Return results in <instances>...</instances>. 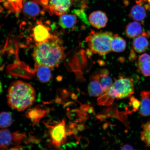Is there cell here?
<instances>
[{"label":"cell","instance_id":"14","mask_svg":"<svg viewBox=\"0 0 150 150\" xmlns=\"http://www.w3.org/2000/svg\"><path fill=\"white\" fill-rule=\"evenodd\" d=\"M24 0H0L8 11V14H14L18 16L23 8Z\"/></svg>","mask_w":150,"mask_h":150},{"label":"cell","instance_id":"12","mask_svg":"<svg viewBox=\"0 0 150 150\" xmlns=\"http://www.w3.org/2000/svg\"><path fill=\"white\" fill-rule=\"evenodd\" d=\"M48 112L47 108L38 105L28 110L26 116L32 122L33 125H35L47 114Z\"/></svg>","mask_w":150,"mask_h":150},{"label":"cell","instance_id":"18","mask_svg":"<svg viewBox=\"0 0 150 150\" xmlns=\"http://www.w3.org/2000/svg\"><path fill=\"white\" fill-rule=\"evenodd\" d=\"M125 35L129 38H136L142 33V24L137 21L133 22L127 24L125 29Z\"/></svg>","mask_w":150,"mask_h":150},{"label":"cell","instance_id":"19","mask_svg":"<svg viewBox=\"0 0 150 150\" xmlns=\"http://www.w3.org/2000/svg\"><path fill=\"white\" fill-rule=\"evenodd\" d=\"M99 81L102 86L103 93H106L111 87L113 82L109 75V72L107 69H103L98 71Z\"/></svg>","mask_w":150,"mask_h":150},{"label":"cell","instance_id":"10","mask_svg":"<svg viewBox=\"0 0 150 150\" xmlns=\"http://www.w3.org/2000/svg\"><path fill=\"white\" fill-rule=\"evenodd\" d=\"M108 21V18L106 14L100 11H94L89 17L90 24L97 29L105 27Z\"/></svg>","mask_w":150,"mask_h":150},{"label":"cell","instance_id":"23","mask_svg":"<svg viewBox=\"0 0 150 150\" xmlns=\"http://www.w3.org/2000/svg\"><path fill=\"white\" fill-rule=\"evenodd\" d=\"M141 138L148 147H150V120L142 126Z\"/></svg>","mask_w":150,"mask_h":150},{"label":"cell","instance_id":"20","mask_svg":"<svg viewBox=\"0 0 150 150\" xmlns=\"http://www.w3.org/2000/svg\"><path fill=\"white\" fill-rule=\"evenodd\" d=\"M146 9L142 6L137 4L131 8L130 16L136 21L142 22L146 17Z\"/></svg>","mask_w":150,"mask_h":150},{"label":"cell","instance_id":"28","mask_svg":"<svg viewBox=\"0 0 150 150\" xmlns=\"http://www.w3.org/2000/svg\"><path fill=\"white\" fill-rule=\"evenodd\" d=\"M134 50L133 49L131 50L130 55V59H131V60L132 61L136 59V54L134 53Z\"/></svg>","mask_w":150,"mask_h":150},{"label":"cell","instance_id":"31","mask_svg":"<svg viewBox=\"0 0 150 150\" xmlns=\"http://www.w3.org/2000/svg\"><path fill=\"white\" fill-rule=\"evenodd\" d=\"M2 62H3L1 56V55H0V65H1L2 63Z\"/></svg>","mask_w":150,"mask_h":150},{"label":"cell","instance_id":"29","mask_svg":"<svg viewBox=\"0 0 150 150\" xmlns=\"http://www.w3.org/2000/svg\"><path fill=\"white\" fill-rule=\"evenodd\" d=\"M8 150H24V149L22 146L18 145L15 146L13 148H11V149Z\"/></svg>","mask_w":150,"mask_h":150},{"label":"cell","instance_id":"4","mask_svg":"<svg viewBox=\"0 0 150 150\" xmlns=\"http://www.w3.org/2000/svg\"><path fill=\"white\" fill-rule=\"evenodd\" d=\"M110 32H95L92 31L86 39L90 50L93 53L105 56L111 51V40L113 37Z\"/></svg>","mask_w":150,"mask_h":150},{"label":"cell","instance_id":"30","mask_svg":"<svg viewBox=\"0 0 150 150\" xmlns=\"http://www.w3.org/2000/svg\"><path fill=\"white\" fill-rule=\"evenodd\" d=\"M3 92V87L2 85L1 81H0V94L2 93Z\"/></svg>","mask_w":150,"mask_h":150},{"label":"cell","instance_id":"8","mask_svg":"<svg viewBox=\"0 0 150 150\" xmlns=\"http://www.w3.org/2000/svg\"><path fill=\"white\" fill-rule=\"evenodd\" d=\"M75 0H50L48 9L50 15H55L61 16L67 14Z\"/></svg>","mask_w":150,"mask_h":150},{"label":"cell","instance_id":"22","mask_svg":"<svg viewBox=\"0 0 150 150\" xmlns=\"http://www.w3.org/2000/svg\"><path fill=\"white\" fill-rule=\"evenodd\" d=\"M37 74L39 80L43 83L49 81L52 76L50 67L44 65H40L38 69Z\"/></svg>","mask_w":150,"mask_h":150},{"label":"cell","instance_id":"25","mask_svg":"<svg viewBox=\"0 0 150 150\" xmlns=\"http://www.w3.org/2000/svg\"><path fill=\"white\" fill-rule=\"evenodd\" d=\"M130 104L132 107L134 111H136L140 106V102L134 97H131L130 99Z\"/></svg>","mask_w":150,"mask_h":150},{"label":"cell","instance_id":"16","mask_svg":"<svg viewBox=\"0 0 150 150\" xmlns=\"http://www.w3.org/2000/svg\"><path fill=\"white\" fill-rule=\"evenodd\" d=\"M141 101L139 110L140 115L146 117L150 115V92L144 91L140 93Z\"/></svg>","mask_w":150,"mask_h":150},{"label":"cell","instance_id":"6","mask_svg":"<svg viewBox=\"0 0 150 150\" xmlns=\"http://www.w3.org/2000/svg\"><path fill=\"white\" fill-rule=\"evenodd\" d=\"M50 0H30L24 4L23 11L28 17H36L40 14L45 13L48 9Z\"/></svg>","mask_w":150,"mask_h":150},{"label":"cell","instance_id":"21","mask_svg":"<svg viewBox=\"0 0 150 150\" xmlns=\"http://www.w3.org/2000/svg\"><path fill=\"white\" fill-rule=\"evenodd\" d=\"M110 46L112 51L117 52H122L126 48L127 43L123 38L115 34L112 37Z\"/></svg>","mask_w":150,"mask_h":150},{"label":"cell","instance_id":"13","mask_svg":"<svg viewBox=\"0 0 150 150\" xmlns=\"http://www.w3.org/2000/svg\"><path fill=\"white\" fill-rule=\"evenodd\" d=\"M88 90L89 95L91 96H101L104 94L99 81L98 71L91 75Z\"/></svg>","mask_w":150,"mask_h":150},{"label":"cell","instance_id":"5","mask_svg":"<svg viewBox=\"0 0 150 150\" xmlns=\"http://www.w3.org/2000/svg\"><path fill=\"white\" fill-rule=\"evenodd\" d=\"M48 127L50 136V147L56 150H59L62 145L65 143L67 140V132L64 119L56 122L53 124H46Z\"/></svg>","mask_w":150,"mask_h":150},{"label":"cell","instance_id":"9","mask_svg":"<svg viewBox=\"0 0 150 150\" xmlns=\"http://www.w3.org/2000/svg\"><path fill=\"white\" fill-rule=\"evenodd\" d=\"M33 32L34 39L37 43L46 42L52 36L49 28L40 21L34 27Z\"/></svg>","mask_w":150,"mask_h":150},{"label":"cell","instance_id":"27","mask_svg":"<svg viewBox=\"0 0 150 150\" xmlns=\"http://www.w3.org/2000/svg\"><path fill=\"white\" fill-rule=\"evenodd\" d=\"M120 150H134L133 147L129 145H124L121 148Z\"/></svg>","mask_w":150,"mask_h":150},{"label":"cell","instance_id":"15","mask_svg":"<svg viewBox=\"0 0 150 150\" xmlns=\"http://www.w3.org/2000/svg\"><path fill=\"white\" fill-rule=\"evenodd\" d=\"M136 65L140 74L146 76H150V55L149 54L144 53L140 56Z\"/></svg>","mask_w":150,"mask_h":150},{"label":"cell","instance_id":"3","mask_svg":"<svg viewBox=\"0 0 150 150\" xmlns=\"http://www.w3.org/2000/svg\"><path fill=\"white\" fill-rule=\"evenodd\" d=\"M134 92V85L131 79L121 76L116 80L106 93L98 99V104L109 105L114 99H122L130 97Z\"/></svg>","mask_w":150,"mask_h":150},{"label":"cell","instance_id":"26","mask_svg":"<svg viewBox=\"0 0 150 150\" xmlns=\"http://www.w3.org/2000/svg\"><path fill=\"white\" fill-rule=\"evenodd\" d=\"M137 4L142 6L147 10L150 11V0H137Z\"/></svg>","mask_w":150,"mask_h":150},{"label":"cell","instance_id":"2","mask_svg":"<svg viewBox=\"0 0 150 150\" xmlns=\"http://www.w3.org/2000/svg\"><path fill=\"white\" fill-rule=\"evenodd\" d=\"M36 94L30 84L21 81L11 83L7 95L8 106L19 111H23L35 102Z\"/></svg>","mask_w":150,"mask_h":150},{"label":"cell","instance_id":"17","mask_svg":"<svg viewBox=\"0 0 150 150\" xmlns=\"http://www.w3.org/2000/svg\"><path fill=\"white\" fill-rule=\"evenodd\" d=\"M77 16L74 13L62 15L59 18V25L63 29H72L78 22Z\"/></svg>","mask_w":150,"mask_h":150},{"label":"cell","instance_id":"11","mask_svg":"<svg viewBox=\"0 0 150 150\" xmlns=\"http://www.w3.org/2000/svg\"><path fill=\"white\" fill-rule=\"evenodd\" d=\"M147 37H150V31L142 33L135 38L133 43V49L135 52L142 53L146 51L150 45Z\"/></svg>","mask_w":150,"mask_h":150},{"label":"cell","instance_id":"7","mask_svg":"<svg viewBox=\"0 0 150 150\" xmlns=\"http://www.w3.org/2000/svg\"><path fill=\"white\" fill-rule=\"evenodd\" d=\"M25 137V134L19 131L11 132L8 129H1L0 130V147L20 145Z\"/></svg>","mask_w":150,"mask_h":150},{"label":"cell","instance_id":"1","mask_svg":"<svg viewBox=\"0 0 150 150\" xmlns=\"http://www.w3.org/2000/svg\"><path fill=\"white\" fill-rule=\"evenodd\" d=\"M64 48L60 39L52 36L46 42L38 43L33 52V57L39 65L53 68L64 58Z\"/></svg>","mask_w":150,"mask_h":150},{"label":"cell","instance_id":"32","mask_svg":"<svg viewBox=\"0 0 150 150\" xmlns=\"http://www.w3.org/2000/svg\"><path fill=\"white\" fill-rule=\"evenodd\" d=\"M3 9L2 7L0 6V13L3 12Z\"/></svg>","mask_w":150,"mask_h":150},{"label":"cell","instance_id":"24","mask_svg":"<svg viewBox=\"0 0 150 150\" xmlns=\"http://www.w3.org/2000/svg\"><path fill=\"white\" fill-rule=\"evenodd\" d=\"M13 119L10 113L2 112L0 113V127L5 129L10 126L12 124Z\"/></svg>","mask_w":150,"mask_h":150}]
</instances>
